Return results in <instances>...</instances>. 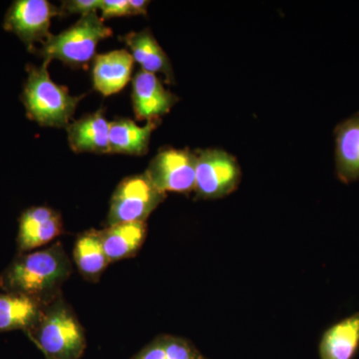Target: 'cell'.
<instances>
[{"mask_svg": "<svg viewBox=\"0 0 359 359\" xmlns=\"http://www.w3.org/2000/svg\"><path fill=\"white\" fill-rule=\"evenodd\" d=\"M197 155L189 150L166 149L151 161L146 176L161 192L195 190Z\"/></svg>", "mask_w": 359, "mask_h": 359, "instance_id": "obj_8", "label": "cell"}, {"mask_svg": "<svg viewBox=\"0 0 359 359\" xmlns=\"http://www.w3.org/2000/svg\"><path fill=\"white\" fill-rule=\"evenodd\" d=\"M109 129L102 110L85 116L67 126L70 147L77 153H110Z\"/></svg>", "mask_w": 359, "mask_h": 359, "instance_id": "obj_14", "label": "cell"}, {"mask_svg": "<svg viewBox=\"0 0 359 359\" xmlns=\"http://www.w3.org/2000/svg\"><path fill=\"white\" fill-rule=\"evenodd\" d=\"M74 261L82 275L95 280L110 263L103 249L100 231H90L80 236L74 248Z\"/></svg>", "mask_w": 359, "mask_h": 359, "instance_id": "obj_19", "label": "cell"}, {"mask_svg": "<svg viewBox=\"0 0 359 359\" xmlns=\"http://www.w3.org/2000/svg\"><path fill=\"white\" fill-rule=\"evenodd\" d=\"M61 13L46 0H16L7 11L4 28L18 35L28 50L33 51L35 43H44L51 36V20Z\"/></svg>", "mask_w": 359, "mask_h": 359, "instance_id": "obj_7", "label": "cell"}, {"mask_svg": "<svg viewBox=\"0 0 359 359\" xmlns=\"http://www.w3.org/2000/svg\"><path fill=\"white\" fill-rule=\"evenodd\" d=\"M134 59L125 49L97 55L94 59V88L104 96H110L121 91L131 78Z\"/></svg>", "mask_w": 359, "mask_h": 359, "instance_id": "obj_11", "label": "cell"}, {"mask_svg": "<svg viewBox=\"0 0 359 359\" xmlns=\"http://www.w3.org/2000/svg\"><path fill=\"white\" fill-rule=\"evenodd\" d=\"M60 216L47 207H32L22 212L20 219L18 244L20 252L36 249L48 244L60 235Z\"/></svg>", "mask_w": 359, "mask_h": 359, "instance_id": "obj_10", "label": "cell"}, {"mask_svg": "<svg viewBox=\"0 0 359 359\" xmlns=\"http://www.w3.org/2000/svg\"><path fill=\"white\" fill-rule=\"evenodd\" d=\"M132 100L136 117L152 121L167 114L177 102V97L165 89L155 74L140 70L133 79Z\"/></svg>", "mask_w": 359, "mask_h": 359, "instance_id": "obj_9", "label": "cell"}, {"mask_svg": "<svg viewBox=\"0 0 359 359\" xmlns=\"http://www.w3.org/2000/svg\"><path fill=\"white\" fill-rule=\"evenodd\" d=\"M133 359H167L162 337L142 349Z\"/></svg>", "mask_w": 359, "mask_h": 359, "instance_id": "obj_23", "label": "cell"}, {"mask_svg": "<svg viewBox=\"0 0 359 359\" xmlns=\"http://www.w3.org/2000/svg\"><path fill=\"white\" fill-rule=\"evenodd\" d=\"M167 359H204L191 342L180 337H162Z\"/></svg>", "mask_w": 359, "mask_h": 359, "instance_id": "obj_20", "label": "cell"}, {"mask_svg": "<svg viewBox=\"0 0 359 359\" xmlns=\"http://www.w3.org/2000/svg\"><path fill=\"white\" fill-rule=\"evenodd\" d=\"M110 35L112 30L104 25L97 13H92L81 16L74 25L60 34L51 35L39 52L44 62L57 59L77 67L89 62L95 56L99 42Z\"/></svg>", "mask_w": 359, "mask_h": 359, "instance_id": "obj_4", "label": "cell"}, {"mask_svg": "<svg viewBox=\"0 0 359 359\" xmlns=\"http://www.w3.org/2000/svg\"><path fill=\"white\" fill-rule=\"evenodd\" d=\"M46 359H53V358H46Z\"/></svg>", "mask_w": 359, "mask_h": 359, "instance_id": "obj_25", "label": "cell"}, {"mask_svg": "<svg viewBox=\"0 0 359 359\" xmlns=\"http://www.w3.org/2000/svg\"><path fill=\"white\" fill-rule=\"evenodd\" d=\"M69 259L61 245L18 257L0 276L6 292L44 302L70 275Z\"/></svg>", "mask_w": 359, "mask_h": 359, "instance_id": "obj_1", "label": "cell"}, {"mask_svg": "<svg viewBox=\"0 0 359 359\" xmlns=\"http://www.w3.org/2000/svg\"><path fill=\"white\" fill-rule=\"evenodd\" d=\"M128 45L134 61L141 65L142 70L148 73H163L168 81L173 80V70L167 54L148 29L131 32L123 37Z\"/></svg>", "mask_w": 359, "mask_h": 359, "instance_id": "obj_17", "label": "cell"}, {"mask_svg": "<svg viewBox=\"0 0 359 359\" xmlns=\"http://www.w3.org/2000/svg\"><path fill=\"white\" fill-rule=\"evenodd\" d=\"M335 135V167L344 184L359 180V113L340 123Z\"/></svg>", "mask_w": 359, "mask_h": 359, "instance_id": "obj_12", "label": "cell"}, {"mask_svg": "<svg viewBox=\"0 0 359 359\" xmlns=\"http://www.w3.org/2000/svg\"><path fill=\"white\" fill-rule=\"evenodd\" d=\"M47 67V62L27 66L21 100L28 118L41 126H68L81 98L71 96L65 86L52 81Z\"/></svg>", "mask_w": 359, "mask_h": 359, "instance_id": "obj_2", "label": "cell"}, {"mask_svg": "<svg viewBox=\"0 0 359 359\" xmlns=\"http://www.w3.org/2000/svg\"><path fill=\"white\" fill-rule=\"evenodd\" d=\"M130 8L132 15L147 13V8L150 1L147 0H129Z\"/></svg>", "mask_w": 359, "mask_h": 359, "instance_id": "obj_24", "label": "cell"}, {"mask_svg": "<svg viewBox=\"0 0 359 359\" xmlns=\"http://www.w3.org/2000/svg\"><path fill=\"white\" fill-rule=\"evenodd\" d=\"M159 125V120L148 121L145 126H138L129 119H119L110 123V153L142 156L148 152L151 135Z\"/></svg>", "mask_w": 359, "mask_h": 359, "instance_id": "obj_16", "label": "cell"}, {"mask_svg": "<svg viewBox=\"0 0 359 359\" xmlns=\"http://www.w3.org/2000/svg\"><path fill=\"white\" fill-rule=\"evenodd\" d=\"M101 0H71L62 6V13L81 14V16L96 13L100 6Z\"/></svg>", "mask_w": 359, "mask_h": 359, "instance_id": "obj_22", "label": "cell"}, {"mask_svg": "<svg viewBox=\"0 0 359 359\" xmlns=\"http://www.w3.org/2000/svg\"><path fill=\"white\" fill-rule=\"evenodd\" d=\"M26 334L46 358L79 359L86 347L83 328L63 304L44 309L39 323Z\"/></svg>", "mask_w": 359, "mask_h": 359, "instance_id": "obj_3", "label": "cell"}, {"mask_svg": "<svg viewBox=\"0 0 359 359\" xmlns=\"http://www.w3.org/2000/svg\"><path fill=\"white\" fill-rule=\"evenodd\" d=\"M99 9L102 11L103 18L132 15L129 0H101Z\"/></svg>", "mask_w": 359, "mask_h": 359, "instance_id": "obj_21", "label": "cell"}, {"mask_svg": "<svg viewBox=\"0 0 359 359\" xmlns=\"http://www.w3.org/2000/svg\"><path fill=\"white\" fill-rule=\"evenodd\" d=\"M359 351V311L330 325L318 344L320 359H354Z\"/></svg>", "mask_w": 359, "mask_h": 359, "instance_id": "obj_13", "label": "cell"}, {"mask_svg": "<svg viewBox=\"0 0 359 359\" xmlns=\"http://www.w3.org/2000/svg\"><path fill=\"white\" fill-rule=\"evenodd\" d=\"M165 197L145 174L124 179L113 194L108 222L110 226L145 222Z\"/></svg>", "mask_w": 359, "mask_h": 359, "instance_id": "obj_5", "label": "cell"}, {"mask_svg": "<svg viewBox=\"0 0 359 359\" xmlns=\"http://www.w3.org/2000/svg\"><path fill=\"white\" fill-rule=\"evenodd\" d=\"M43 304L26 295L0 294V332H29L43 313Z\"/></svg>", "mask_w": 359, "mask_h": 359, "instance_id": "obj_15", "label": "cell"}, {"mask_svg": "<svg viewBox=\"0 0 359 359\" xmlns=\"http://www.w3.org/2000/svg\"><path fill=\"white\" fill-rule=\"evenodd\" d=\"M145 222L111 224L100 231L103 249L109 262L120 261L133 256L146 237Z\"/></svg>", "mask_w": 359, "mask_h": 359, "instance_id": "obj_18", "label": "cell"}, {"mask_svg": "<svg viewBox=\"0 0 359 359\" xmlns=\"http://www.w3.org/2000/svg\"><path fill=\"white\" fill-rule=\"evenodd\" d=\"M241 168L237 160L219 149L200 151L196 166L195 191L203 199L226 197L238 188Z\"/></svg>", "mask_w": 359, "mask_h": 359, "instance_id": "obj_6", "label": "cell"}]
</instances>
